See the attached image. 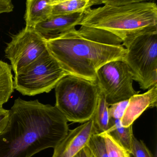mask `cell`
<instances>
[{"instance_id": "1", "label": "cell", "mask_w": 157, "mask_h": 157, "mask_svg": "<svg viewBox=\"0 0 157 157\" xmlns=\"http://www.w3.org/2000/svg\"><path fill=\"white\" fill-rule=\"evenodd\" d=\"M67 122L56 106L18 98L0 134V157H31L54 148L68 133Z\"/></svg>"}, {"instance_id": "2", "label": "cell", "mask_w": 157, "mask_h": 157, "mask_svg": "<svg viewBox=\"0 0 157 157\" xmlns=\"http://www.w3.org/2000/svg\"><path fill=\"white\" fill-rule=\"evenodd\" d=\"M122 43L110 32L85 26L46 40L48 51L67 74L93 82L102 65L123 59L126 49Z\"/></svg>"}, {"instance_id": "3", "label": "cell", "mask_w": 157, "mask_h": 157, "mask_svg": "<svg viewBox=\"0 0 157 157\" xmlns=\"http://www.w3.org/2000/svg\"><path fill=\"white\" fill-rule=\"evenodd\" d=\"M80 25L110 32L123 44L141 34L157 32V5L150 2L105 4L85 13Z\"/></svg>"}, {"instance_id": "4", "label": "cell", "mask_w": 157, "mask_h": 157, "mask_svg": "<svg viewBox=\"0 0 157 157\" xmlns=\"http://www.w3.org/2000/svg\"><path fill=\"white\" fill-rule=\"evenodd\" d=\"M54 88L55 106L68 121L84 123L92 119L100 91L96 82L67 75Z\"/></svg>"}, {"instance_id": "5", "label": "cell", "mask_w": 157, "mask_h": 157, "mask_svg": "<svg viewBox=\"0 0 157 157\" xmlns=\"http://www.w3.org/2000/svg\"><path fill=\"white\" fill-rule=\"evenodd\" d=\"M123 60L143 90L157 84V32L141 34L123 43Z\"/></svg>"}, {"instance_id": "6", "label": "cell", "mask_w": 157, "mask_h": 157, "mask_svg": "<svg viewBox=\"0 0 157 157\" xmlns=\"http://www.w3.org/2000/svg\"><path fill=\"white\" fill-rule=\"evenodd\" d=\"M67 75L47 50L37 59L15 75L14 89L27 96L49 93Z\"/></svg>"}, {"instance_id": "7", "label": "cell", "mask_w": 157, "mask_h": 157, "mask_svg": "<svg viewBox=\"0 0 157 157\" xmlns=\"http://www.w3.org/2000/svg\"><path fill=\"white\" fill-rule=\"evenodd\" d=\"M134 79L123 59L107 63L98 70L96 82L109 106L129 100L139 91L133 87Z\"/></svg>"}, {"instance_id": "8", "label": "cell", "mask_w": 157, "mask_h": 157, "mask_svg": "<svg viewBox=\"0 0 157 157\" xmlns=\"http://www.w3.org/2000/svg\"><path fill=\"white\" fill-rule=\"evenodd\" d=\"M47 50L46 40L33 28L25 27L12 37L5 52L15 75L37 59Z\"/></svg>"}, {"instance_id": "9", "label": "cell", "mask_w": 157, "mask_h": 157, "mask_svg": "<svg viewBox=\"0 0 157 157\" xmlns=\"http://www.w3.org/2000/svg\"><path fill=\"white\" fill-rule=\"evenodd\" d=\"M98 134L93 119L69 130L66 136L54 148L52 157H73L87 145L93 135Z\"/></svg>"}, {"instance_id": "10", "label": "cell", "mask_w": 157, "mask_h": 157, "mask_svg": "<svg viewBox=\"0 0 157 157\" xmlns=\"http://www.w3.org/2000/svg\"><path fill=\"white\" fill-rule=\"evenodd\" d=\"M84 14L51 15L33 29L46 40L51 39L75 29L76 26L80 25Z\"/></svg>"}, {"instance_id": "11", "label": "cell", "mask_w": 157, "mask_h": 157, "mask_svg": "<svg viewBox=\"0 0 157 157\" xmlns=\"http://www.w3.org/2000/svg\"><path fill=\"white\" fill-rule=\"evenodd\" d=\"M157 101V84L145 93H138L132 96L129 99L128 105L121 119L122 125L124 127L132 125L134 122L145 111L156 107Z\"/></svg>"}, {"instance_id": "12", "label": "cell", "mask_w": 157, "mask_h": 157, "mask_svg": "<svg viewBox=\"0 0 157 157\" xmlns=\"http://www.w3.org/2000/svg\"><path fill=\"white\" fill-rule=\"evenodd\" d=\"M53 6L50 0H27L24 17L26 27L33 28L47 19L51 15Z\"/></svg>"}, {"instance_id": "13", "label": "cell", "mask_w": 157, "mask_h": 157, "mask_svg": "<svg viewBox=\"0 0 157 157\" xmlns=\"http://www.w3.org/2000/svg\"><path fill=\"white\" fill-rule=\"evenodd\" d=\"M101 4V0H68L53 6L51 15L85 13L93 6Z\"/></svg>"}, {"instance_id": "14", "label": "cell", "mask_w": 157, "mask_h": 157, "mask_svg": "<svg viewBox=\"0 0 157 157\" xmlns=\"http://www.w3.org/2000/svg\"><path fill=\"white\" fill-rule=\"evenodd\" d=\"M106 132L130 153L134 137L132 125L124 127L120 119L110 118L108 129Z\"/></svg>"}, {"instance_id": "15", "label": "cell", "mask_w": 157, "mask_h": 157, "mask_svg": "<svg viewBox=\"0 0 157 157\" xmlns=\"http://www.w3.org/2000/svg\"><path fill=\"white\" fill-rule=\"evenodd\" d=\"M14 90L11 65L0 60V105L8 101Z\"/></svg>"}, {"instance_id": "16", "label": "cell", "mask_w": 157, "mask_h": 157, "mask_svg": "<svg viewBox=\"0 0 157 157\" xmlns=\"http://www.w3.org/2000/svg\"><path fill=\"white\" fill-rule=\"evenodd\" d=\"M109 107L105 96L100 91L97 105L92 118L98 134L107 132L108 129L110 120Z\"/></svg>"}, {"instance_id": "17", "label": "cell", "mask_w": 157, "mask_h": 157, "mask_svg": "<svg viewBox=\"0 0 157 157\" xmlns=\"http://www.w3.org/2000/svg\"><path fill=\"white\" fill-rule=\"evenodd\" d=\"M100 134L104 138L108 157H131L130 153L108 133Z\"/></svg>"}, {"instance_id": "18", "label": "cell", "mask_w": 157, "mask_h": 157, "mask_svg": "<svg viewBox=\"0 0 157 157\" xmlns=\"http://www.w3.org/2000/svg\"><path fill=\"white\" fill-rule=\"evenodd\" d=\"M95 157H108L103 137L100 134L93 135L87 144Z\"/></svg>"}, {"instance_id": "19", "label": "cell", "mask_w": 157, "mask_h": 157, "mask_svg": "<svg viewBox=\"0 0 157 157\" xmlns=\"http://www.w3.org/2000/svg\"><path fill=\"white\" fill-rule=\"evenodd\" d=\"M130 154L133 157H154L144 142L134 136Z\"/></svg>"}, {"instance_id": "20", "label": "cell", "mask_w": 157, "mask_h": 157, "mask_svg": "<svg viewBox=\"0 0 157 157\" xmlns=\"http://www.w3.org/2000/svg\"><path fill=\"white\" fill-rule=\"evenodd\" d=\"M129 100L114 103L109 107L108 113L110 118L121 119L123 116L125 109L128 105Z\"/></svg>"}, {"instance_id": "21", "label": "cell", "mask_w": 157, "mask_h": 157, "mask_svg": "<svg viewBox=\"0 0 157 157\" xmlns=\"http://www.w3.org/2000/svg\"><path fill=\"white\" fill-rule=\"evenodd\" d=\"M9 117V110H6L0 105V134L7 126Z\"/></svg>"}, {"instance_id": "22", "label": "cell", "mask_w": 157, "mask_h": 157, "mask_svg": "<svg viewBox=\"0 0 157 157\" xmlns=\"http://www.w3.org/2000/svg\"><path fill=\"white\" fill-rule=\"evenodd\" d=\"M152 0H101V4L111 5L114 6H120L133 3L149 2Z\"/></svg>"}, {"instance_id": "23", "label": "cell", "mask_w": 157, "mask_h": 157, "mask_svg": "<svg viewBox=\"0 0 157 157\" xmlns=\"http://www.w3.org/2000/svg\"><path fill=\"white\" fill-rule=\"evenodd\" d=\"M14 7L12 0H0V14L12 12Z\"/></svg>"}, {"instance_id": "24", "label": "cell", "mask_w": 157, "mask_h": 157, "mask_svg": "<svg viewBox=\"0 0 157 157\" xmlns=\"http://www.w3.org/2000/svg\"><path fill=\"white\" fill-rule=\"evenodd\" d=\"M73 157H95L89 147L86 146Z\"/></svg>"}, {"instance_id": "25", "label": "cell", "mask_w": 157, "mask_h": 157, "mask_svg": "<svg viewBox=\"0 0 157 157\" xmlns=\"http://www.w3.org/2000/svg\"><path fill=\"white\" fill-rule=\"evenodd\" d=\"M50 1L53 4V5L61 2H65V1H68V0H50Z\"/></svg>"}]
</instances>
